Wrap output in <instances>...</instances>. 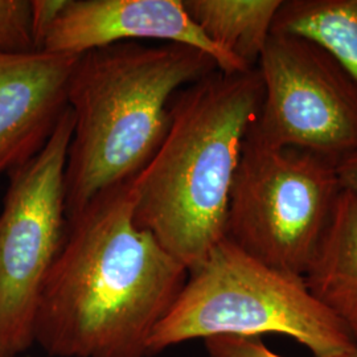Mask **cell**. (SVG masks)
<instances>
[{
	"label": "cell",
	"mask_w": 357,
	"mask_h": 357,
	"mask_svg": "<svg viewBox=\"0 0 357 357\" xmlns=\"http://www.w3.org/2000/svg\"><path fill=\"white\" fill-rule=\"evenodd\" d=\"M188 270L134 221L132 180L68 217L33 344L51 357H147Z\"/></svg>",
	"instance_id": "obj_1"
},
{
	"label": "cell",
	"mask_w": 357,
	"mask_h": 357,
	"mask_svg": "<svg viewBox=\"0 0 357 357\" xmlns=\"http://www.w3.org/2000/svg\"><path fill=\"white\" fill-rule=\"evenodd\" d=\"M264 100L258 69L215 70L180 90L159 149L132 178L134 221L188 273L225 238L243 143Z\"/></svg>",
	"instance_id": "obj_2"
},
{
	"label": "cell",
	"mask_w": 357,
	"mask_h": 357,
	"mask_svg": "<svg viewBox=\"0 0 357 357\" xmlns=\"http://www.w3.org/2000/svg\"><path fill=\"white\" fill-rule=\"evenodd\" d=\"M215 70L204 52L178 44L121 43L78 56L68 90L66 216L137 178L165 139L174 97Z\"/></svg>",
	"instance_id": "obj_3"
},
{
	"label": "cell",
	"mask_w": 357,
	"mask_h": 357,
	"mask_svg": "<svg viewBox=\"0 0 357 357\" xmlns=\"http://www.w3.org/2000/svg\"><path fill=\"white\" fill-rule=\"evenodd\" d=\"M289 336L315 357L339 355L357 342L307 289L303 277L259 264L224 238L187 282L150 342V356L216 336Z\"/></svg>",
	"instance_id": "obj_4"
},
{
	"label": "cell",
	"mask_w": 357,
	"mask_h": 357,
	"mask_svg": "<svg viewBox=\"0 0 357 357\" xmlns=\"http://www.w3.org/2000/svg\"><path fill=\"white\" fill-rule=\"evenodd\" d=\"M342 190L335 160L246 135L225 238L262 265L303 277Z\"/></svg>",
	"instance_id": "obj_5"
},
{
	"label": "cell",
	"mask_w": 357,
	"mask_h": 357,
	"mask_svg": "<svg viewBox=\"0 0 357 357\" xmlns=\"http://www.w3.org/2000/svg\"><path fill=\"white\" fill-rule=\"evenodd\" d=\"M73 134L68 109L43 150L10 174L0 211V357L33 344L38 299L68 225L65 169Z\"/></svg>",
	"instance_id": "obj_6"
},
{
	"label": "cell",
	"mask_w": 357,
	"mask_h": 357,
	"mask_svg": "<svg viewBox=\"0 0 357 357\" xmlns=\"http://www.w3.org/2000/svg\"><path fill=\"white\" fill-rule=\"evenodd\" d=\"M257 69L264 100L248 138L335 160L357 153V84L315 41L271 33Z\"/></svg>",
	"instance_id": "obj_7"
},
{
	"label": "cell",
	"mask_w": 357,
	"mask_h": 357,
	"mask_svg": "<svg viewBox=\"0 0 357 357\" xmlns=\"http://www.w3.org/2000/svg\"><path fill=\"white\" fill-rule=\"evenodd\" d=\"M135 40L192 47L212 57L218 70L227 75L252 70L205 36L183 0H68L40 52L81 56Z\"/></svg>",
	"instance_id": "obj_8"
},
{
	"label": "cell",
	"mask_w": 357,
	"mask_h": 357,
	"mask_svg": "<svg viewBox=\"0 0 357 357\" xmlns=\"http://www.w3.org/2000/svg\"><path fill=\"white\" fill-rule=\"evenodd\" d=\"M78 56L0 50V174L26 165L50 141L68 107Z\"/></svg>",
	"instance_id": "obj_9"
},
{
	"label": "cell",
	"mask_w": 357,
	"mask_h": 357,
	"mask_svg": "<svg viewBox=\"0 0 357 357\" xmlns=\"http://www.w3.org/2000/svg\"><path fill=\"white\" fill-rule=\"evenodd\" d=\"M303 281L357 342V196L342 190Z\"/></svg>",
	"instance_id": "obj_10"
},
{
	"label": "cell",
	"mask_w": 357,
	"mask_h": 357,
	"mask_svg": "<svg viewBox=\"0 0 357 357\" xmlns=\"http://www.w3.org/2000/svg\"><path fill=\"white\" fill-rule=\"evenodd\" d=\"M283 0H183L185 11L218 50L255 69Z\"/></svg>",
	"instance_id": "obj_11"
},
{
	"label": "cell",
	"mask_w": 357,
	"mask_h": 357,
	"mask_svg": "<svg viewBox=\"0 0 357 357\" xmlns=\"http://www.w3.org/2000/svg\"><path fill=\"white\" fill-rule=\"evenodd\" d=\"M271 33L318 43L357 84V0H283Z\"/></svg>",
	"instance_id": "obj_12"
},
{
	"label": "cell",
	"mask_w": 357,
	"mask_h": 357,
	"mask_svg": "<svg viewBox=\"0 0 357 357\" xmlns=\"http://www.w3.org/2000/svg\"><path fill=\"white\" fill-rule=\"evenodd\" d=\"M0 50L33 52L31 0H0Z\"/></svg>",
	"instance_id": "obj_13"
},
{
	"label": "cell",
	"mask_w": 357,
	"mask_h": 357,
	"mask_svg": "<svg viewBox=\"0 0 357 357\" xmlns=\"http://www.w3.org/2000/svg\"><path fill=\"white\" fill-rule=\"evenodd\" d=\"M208 357H286L271 351L261 337L216 336L204 340ZM326 357H357V347L339 355Z\"/></svg>",
	"instance_id": "obj_14"
},
{
	"label": "cell",
	"mask_w": 357,
	"mask_h": 357,
	"mask_svg": "<svg viewBox=\"0 0 357 357\" xmlns=\"http://www.w3.org/2000/svg\"><path fill=\"white\" fill-rule=\"evenodd\" d=\"M68 0H31V28L35 50L41 51L43 43Z\"/></svg>",
	"instance_id": "obj_15"
},
{
	"label": "cell",
	"mask_w": 357,
	"mask_h": 357,
	"mask_svg": "<svg viewBox=\"0 0 357 357\" xmlns=\"http://www.w3.org/2000/svg\"><path fill=\"white\" fill-rule=\"evenodd\" d=\"M337 175L342 188L357 196V153H354L337 165Z\"/></svg>",
	"instance_id": "obj_16"
}]
</instances>
